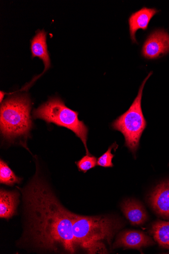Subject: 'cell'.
I'll return each mask as SVG.
<instances>
[{"instance_id":"6da1fadb","label":"cell","mask_w":169,"mask_h":254,"mask_svg":"<svg viewBox=\"0 0 169 254\" xmlns=\"http://www.w3.org/2000/svg\"><path fill=\"white\" fill-rule=\"evenodd\" d=\"M23 193L30 234L37 247L56 253H77L80 248L72 233L74 213L64 207L37 176Z\"/></svg>"},{"instance_id":"7a4b0ae2","label":"cell","mask_w":169,"mask_h":254,"mask_svg":"<svg viewBox=\"0 0 169 254\" xmlns=\"http://www.w3.org/2000/svg\"><path fill=\"white\" fill-rule=\"evenodd\" d=\"M121 226L119 220L112 217L74 213L72 233L80 249L88 254H107L104 242L110 244Z\"/></svg>"},{"instance_id":"3957f363","label":"cell","mask_w":169,"mask_h":254,"mask_svg":"<svg viewBox=\"0 0 169 254\" xmlns=\"http://www.w3.org/2000/svg\"><path fill=\"white\" fill-rule=\"evenodd\" d=\"M31 107L27 95L13 96L1 103L0 125L4 139L11 142L19 137H28L32 128Z\"/></svg>"},{"instance_id":"277c9868","label":"cell","mask_w":169,"mask_h":254,"mask_svg":"<svg viewBox=\"0 0 169 254\" xmlns=\"http://www.w3.org/2000/svg\"><path fill=\"white\" fill-rule=\"evenodd\" d=\"M78 114V112L66 107L61 99L56 97L34 110L33 116L35 120H42L48 124H55L73 131L83 142L87 155L90 154L87 146L89 129L79 120Z\"/></svg>"},{"instance_id":"5b68a950","label":"cell","mask_w":169,"mask_h":254,"mask_svg":"<svg viewBox=\"0 0 169 254\" xmlns=\"http://www.w3.org/2000/svg\"><path fill=\"white\" fill-rule=\"evenodd\" d=\"M149 73L142 82L138 95L129 109L112 124L113 129L121 132L125 140V146L135 155L139 148L141 135L147 126L141 107L143 90L145 84L152 75Z\"/></svg>"},{"instance_id":"8992f818","label":"cell","mask_w":169,"mask_h":254,"mask_svg":"<svg viewBox=\"0 0 169 254\" xmlns=\"http://www.w3.org/2000/svg\"><path fill=\"white\" fill-rule=\"evenodd\" d=\"M169 53V34L164 29L153 31L145 41L141 51L148 60L159 59Z\"/></svg>"},{"instance_id":"52a82bcc","label":"cell","mask_w":169,"mask_h":254,"mask_svg":"<svg viewBox=\"0 0 169 254\" xmlns=\"http://www.w3.org/2000/svg\"><path fill=\"white\" fill-rule=\"evenodd\" d=\"M154 210L162 218L169 219V180L158 185L149 198Z\"/></svg>"},{"instance_id":"ba28073f","label":"cell","mask_w":169,"mask_h":254,"mask_svg":"<svg viewBox=\"0 0 169 254\" xmlns=\"http://www.w3.org/2000/svg\"><path fill=\"white\" fill-rule=\"evenodd\" d=\"M151 238L136 230H127L120 234L113 244V248L124 247L140 249L154 245Z\"/></svg>"},{"instance_id":"9c48e42d","label":"cell","mask_w":169,"mask_h":254,"mask_svg":"<svg viewBox=\"0 0 169 254\" xmlns=\"http://www.w3.org/2000/svg\"><path fill=\"white\" fill-rule=\"evenodd\" d=\"M160 11L156 8L143 7L132 13L128 19L131 39L133 43H137L136 33L139 29L147 30L152 18Z\"/></svg>"},{"instance_id":"30bf717a","label":"cell","mask_w":169,"mask_h":254,"mask_svg":"<svg viewBox=\"0 0 169 254\" xmlns=\"http://www.w3.org/2000/svg\"><path fill=\"white\" fill-rule=\"evenodd\" d=\"M46 40L47 33L44 30H38L31 41L32 58L38 57L42 60L44 64L45 69L43 73L51 67V61L48 51Z\"/></svg>"},{"instance_id":"8fae6325","label":"cell","mask_w":169,"mask_h":254,"mask_svg":"<svg viewBox=\"0 0 169 254\" xmlns=\"http://www.w3.org/2000/svg\"><path fill=\"white\" fill-rule=\"evenodd\" d=\"M122 211L133 225H142L148 219L147 213L143 206L138 201L127 199L121 204Z\"/></svg>"},{"instance_id":"7c38bea8","label":"cell","mask_w":169,"mask_h":254,"mask_svg":"<svg viewBox=\"0 0 169 254\" xmlns=\"http://www.w3.org/2000/svg\"><path fill=\"white\" fill-rule=\"evenodd\" d=\"M19 195L16 191H8L2 189L0 191V218L8 219L16 213L19 203Z\"/></svg>"},{"instance_id":"4fadbf2b","label":"cell","mask_w":169,"mask_h":254,"mask_svg":"<svg viewBox=\"0 0 169 254\" xmlns=\"http://www.w3.org/2000/svg\"><path fill=\"white\" fill-rule=\"evenodd\" d=\"M151 233L161 247L169 250V222H156L153 225Z\"/></svg>"},{"instance_id":"5bb4252c","label":"cell","mask_w":169,"mask_h":254,"mask_svg":"<svg viewBox=\"0 0 169 254\" xmlns=\"http://www.w3.org/2000/svg\"><path fill=\"white\" fill-rule=\"evenodd\" d=\"M22 179L17 177L9 167L4 161L0 160V183L12 187L15 184H19Z\"/></svg>"},{"instance_id":"9a60e30c","label":"cell","mask_w":169,"mask_h":254,"mask_svg":"<svg viewBox=\"0 0 169 254\" xmlns=\"http://www.w3.org/2000/svg\"><path fill=\"white\" fill-rule=\"evenodd\" d=\"M98 159L93 155H86L76 162L79 171L86 173L97 166Z\"/></svg>"},{"instance_id":"2e32d148","label":"cell","mask_w":169,"mask_h":254,"mask_svg":"<svg viewBox=\"0 0 169 254\" xmlns=\"http://www.w3.org/2000/svg\"><path fill=\"white\" fill-rule=\"evenodd\" d=\"M117 147L118 145L115 143L110 147L107 152L98 159L97 165L104 168H113V159L114 155L112 153V150Z\"/></svg>"},{"instance_id":"e0dca14e","label":"cell","mask_w":169,"mask_h":254,"mask_svg":"<svg viewBox=\"0 0 169 254\" xmlns=\"http://www.w3.org/2000/svg\"><path fill=\"white\" fill-rule=\"evenodd\" d=\"M5 94L4 92L2 91H0V101H1V103H2Z\"/></svg>"}]
</instances>
